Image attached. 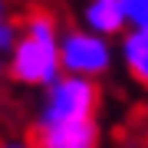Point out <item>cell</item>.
I'll return each instance as SVG.
<instances>
[{"instance_id": "6", "label": "cell", "mask_w": 148, "mask_h": 148, "mask_svg": "<svg viewBox=\"0 0 148 148\" xmlns=\"http://www.w3.org/2000/svg\"><path fill=\"white\" fill-rule=\"evenodd\" d=\"M122 56H125L128 73L142 86H148V30H132L122 40Z\"/></svg>"}, {"instance_id": "11", "label": "cell", "mask_w": 148, "mask_h": 148, "mask_svg": "<svg viewBox=\"0 0 148 148\" xmlns=\"http://www.w3.org/2000/svg\"><path fill=\"white\" fill-rule=\"evenodd\" d=\"M0 20H7V0H0Z\"/></svg>"}, {"instance_id": "7", "label": "cell", "mask_w": 148, "mask_h": 148, "mask_svg": "<svg viewBox=\"0 0 148 148\" xmlns=\"http://www.w3.org/2000/svg\"><path fill=\"white\" fill-rule=\"evenodd\" d=\"M23 36L40 43H59V23L49 10H30L23 20Z\"/></svg>"}, {"instance_id": "2", "label": "cell", "mask_w": 148, "mask_h": 148, "mask_svg": "<svg viewBox=\"0 0 148 148\" xmlns=\"http://www.w3.org/2000/svg\"><path fill=\"white\" fill-rule=\"evenodd\" d=\"M59 69L63 76H76V79H95L106 76L112 66V46L109 40L95 36L86 30H66L59 33Z\"/></svg>"}, {"instance_id": "1", "label": "cell", "mask_w": 148, "mask_h": 148, "mask_svg": "<svg viewBox=\"0 0 148 148\" xmlns=\"http://www.w3.org/2000/svg\"><path fill=\"white\" fill-rule=\"evenodd\" d=\"M95 109H99V86L92 79L59 76L56 82H49L43 89L33 128L63 125V122H86V119H95Z\"/></svg>"}, {"instance_id": "8", "label": "cell", "mask_w": 148, "mask_h": 148, "mask_svg": "<svg viewBox=\"0 0 148 148\" xmlns=\"http://www.w3.org/2000/svg\"><path fill=\"white\" fill-rule=\"evenodd\" d=\"M125 7V23L135 30H148V0H122Z\"/></svg>"}, {"instance_id": "5", "label": "cell", "mask_w": 148, "mask_h": 148, "mask_svg": "<svg viewBox=\"0 0 148 148\" xmlns=\"http://www.w3.org/2000/svg\"><path fill=\"white\" fill-rule=\"evenodd\" d=\"M82 27L95 36H115L125 30V7L122 0H86L82 3Z\"/></svg>"}, {"instance_id": "4", "label": "cell", "mask_w": 148, "mask_h": 148, "mask_svg": "<svg viewBox=\"0 0 148 148\" xmlns=\"http://www.w3.org/2000/svg\"><path fill=\"white\" fill-rule=\"evenodd\" d=\"M33 148H99V125L95 119H86L33 128Z\"/></svg>"}, {"instance_id": "3", "label": "cell", "mask_w": 148, "mask_h": 148, "mask_svg": "<svg viewBox=\"0 0 148 148\" xmlns=\"http://www.w3.org/2000/svg\"><path fill=\"white\" fill-rule=\"evenodd\" d=\"M7 76L20 86L46 89L49 82H56L63 76L56 43H40V40H30V36H20L13 53L7 56Z\"/></svg>"}, {"instance_id": "10", "label": "cell", "mask_w": 148, "mask_h": 148, "mask_svg": "<svg viewBox=\"0 0 148 148\" xmlns=\"http://www.w3.org/2000/svg\"><path fill=\"white\" fill-rule=\"evenodd\" d=\"M0 148H33V142H23V138H7V142H0Z\"/></svg>"}, {"instance_id": "9", "label": "cell", "mask_w": 148, "mask_h": 148, "mask_svg": "<svg viewBox=\"0 0 148 148\" xmlns=\"http://www.w3.org/2000/svg\"><path fill=\"white\" fill-rule=\"evenodd\" d=\"M16 40H20V27L13 20H0V59H7L13 53Z\"/></svg>"}]
</instances>
